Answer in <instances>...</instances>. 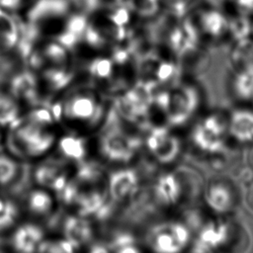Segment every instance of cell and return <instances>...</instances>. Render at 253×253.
Instances as JSON below:
<instances>
[{"mask_svg":"<svg viewBox=\"0 0 253 253\" xmlns=\"http://www.w3.org/2000/svg\"><path fill=\"white\" fill-rule=\"evenodd\" d=\"M246 202H247L249 210L253 212V181L250 183V186H249V188L247 190Z\"/></svg>","mask_w":253,"mask_h":253,"instance_id":"32","label":"cell"},{"mask_svg":"<svg viewBox=\"0 0 253 253\" xmlns=\"http://www.w3.org/2000/svg\"><path fill=\"white\" fill-rule=\"evenodd\" d=\"M99 105L94 96L87 93H78L71 96L64 104L65 117L75 121H89L96 117Z\"/></svg>","mask_w":253,"mask_h":253,"instance_id":"8","label":"cell"},{"mask_svg":"<svg viewBox=\"0 0 253 253\" xmlns=\"http://www.w3.org/2000/svg\"><path fill=\"white\" fill-rule=\"evenodd\" d=\"M59 149L65 157L73 160H81L86 154L84 140L72 135L64 136L60 139Z\"/></svg>","mask_w":253,"mask_h":253,"instance_id":"20","label":"cell"},{"mask_svg":"<svg viewBox=\"0 0 253 253\" xmlns=\"http://www.w3.org/2000/svg\"><path fill=\"white\" fill-rule=\"evenodd\" d=\"M28 205L34 213L43 215L50 211L52 208V199L45 191L36 190L30 194Z\"/></svg>","mask_w":253,"mask_h":253,"instance_id":"22","label":"cell"},{"mask_svg":"<svg viewBox=\"0 0 253 253\" xmlns=\"http://www.w3.org/2000/svg\"><path fill=\"white\" fill-rule=\"evenodd\" d=\"M19 114L17 99L11 93L0 92V125L10 126L19 119Z\"/></svg>","mask_w":253,"mask_h":253,"instance_id":"19","label":"cell"},{"mask_svg":"<svg viewBox=\"0 0 253 253\" xmlns=\"http://www.w3.org/2000/svg\"><path fill=\"white\" fill-rule=\"evenodd\" d=\"M150 239L155 251L174 253L181 251L188 244L190 233L183 224L172 222L155 227Z\"/></svg>","mask_w":253,"mask_h":253,"instance_id":"4","label":"cell"},{"mask_svg":"<svg viewBox=\"0 0 253 253\" xmlns=\"http://www.w3.org/2000/svg\"><path fill=\"white\" fill-rule=\"evenodd\" d=\"M44 126L26 118L18 119L10 126L7 142L10 150L19 155L38 156L44 153L53 143L54 134Z\"/></svg>","mask_w":253,"mask_h":253,"instance_id":"1","label":"cell"},{"mask_svg":"<svg viewBox=\"0 0 253 253\" xmlns=\"http://www.w3.org/2000/svg\"><path fill=\"white\" fill-rule=\"evenodd\" d=\"M205 200L208 206L216 213L232 211L238 202L237 191L232 181L219 178L212 180L205 188Z\"/></svg>","mask_w":253,"mask_h":253,"instance_id":"5","label":"cell"},{"mask_svg":"<svg viewBox=\"0 0 253 253\" xmlns=\"http://www.w3.org/2000/svg\"><path fill=\"white\" fill-rule=\"evenodd\" d=\"M210 7L213 8H222L224 5H226L231 0H205Z\"/></svg>","mask_w":253,"mask_h":253,"instance_id":"33","label":"cell"},{"mask_svg":"<svg viewBox=\"0 0 253 253\" xmlns=\"http://www.w3.org/2000/svg\"><path fill=\"white\" fill-rule=\"evenodd\" d=\"M200 104V96L196 88L181 86L168 93V101L164 112L169 123L179 126L186 123L196 112Z\"/></svg>","mask_w":253,"mask_h":253,"instance_id":"3","label":"cell"},{"mask_svg":"<svg viewBox=\"0 0 253 253\" xmlns=\"http://www.w3.org/2000/svg\"><path fill=\"white\" fill-rule=\"evenodd\" d=\"M228 134L241 143L253 142V110L238 109L227 120Z\"/></svg>","mask_w":253,"mask_h":253,"instance_id":"9","label":"cell"},{"mask_svg":"<svg viewBox=\"0 0 253 253\" xmlns=\"http://www.w3.org/2000/svg\"><path fill=\"white\" fill-rule=\"evenodd\" d=\"M174 174L179 183L181 199L195 201L204 193V179L197 170L189 166H180Z\"/></svg>","mask_w":253,"mask_h":253,"instance_id":"10","label":"cell"},{"mask_svg":"<svg viewBox=\"0 0 253 253\" xmlns=\"http://www.w3.org/2000/svg\"><path fill=\"white\" fill-rule=\"evenodd\" d=\"M113 70V63L109 59L99 58L91 62L89 71L97 78H108Z\"/></svg>","mask_w":253,"mask_h":253,"instance_id":"27","label":"cell"},{"mask_svg":"<svg viewBox=\"0 0 253 253\" xmlns=\"http://www.w3.org/2000/svg\"><path fill=\"white\" fill-rule=\"evenodd\" d=\"M248 164H249L250 168L253 170V145H252L251 148L249 149V153H248Z\"/></svg>","mask_w":253,"mask_h":253,"instance_id":"34","label":"cell"},{"mask_svg":"<svg viewBox=\"0 0 253 253\" xmlns=\"http://www.w3.org/2000/svg\"><path fill=\"white\" fill-rule=\"evenodd\" d=\"M137 177L131 170H120L113 173L109 179V193L113 200L122 202L136 190Z\"/></svg>","mask_w":253,"mask_h":253,"instance_id":"11","label":"cell"},{"mask_svg":"<svg viewBox=\"0 0 253 253\" xmlns=\"http://www.w3.org/2000/svg\"><path fill=\"white\" fill-rule=\"evenodd\" d=\"M135 148L136 141L133 138L117 130L107 132L101 140L103 154L113 161H128L134 154Z\"/></svg>","mask_w":253,"mask_h":253,"instance_id":"6","label":"cell"},{"mask_svg":"<svg viewBox=\"0 0 253 253\" xmlns=\"http://www.w3.org/2000/svg\"><path fill=\"white\" fill-rule=\"evenodd\" d=\"M236 4V8L242 14L247 16L253 15V0H232Z\"/></svg>","mask_w":253,"mask_h":253,"instance_id":"30","label":"cell"},{"mask_svg":"<svg viewBox=\"0 0 253 253\" xmlns=\"http://www.w3.org/2000/svg\"><path fill=\"white\" fill-rule=\"evenodd\" d=\"M154 190L155 197L163 205H173L181 199L179 183L174 173L161 176Z\"/></svg>","mask_w":253,"mask_h":253,"instance_id":"16","label":"cell"},{"mask_svg":"<svg viewBox=\"0 0 253 253\" xmlns=\"http://www.w3.org/2000/svg\"><path fill=\"white\" fill-rule=\"evenodd\" d=\"M27 120L36 123L41 126H49L52 124V116L51 114L45 109H37L31 112L27 117Z\"/></svg>","mask_w":253,"mask_h":253,"instance_id":"28","label":"cell"},{"mask_svg":"<svg viewBox=\"0 0 253 253\" xmlns=\"http://www.w3.org/2000/svg\"><path fill=\"white\" fill-rule=\"evenodd\" d=\"M4 140V126L0 125V143Z\"/></svg>","mask_w":253,"mask_h":253,"instance_id":"35","label":"cell"},{"mask_svg":"<svg viewBox=\"0 0 253 253\" xmlns=\"http://www.w3.org/2000/svg\"><path fill=\"white\" fill-rule=\"evenodd\" d=\"M40 252L67 253L74 250V246L68 240H46L42 241L37 249Z\"/></svg>","mask_w":253,"mask_h":253,"instance_id":"26","label":"cell"},{"mask_svg":"<svg viewBox=\"0 0 253 253\" xmlns=\"http://www.w3.org/2000/svg\"><path fill=\"white\" fill-rule=\"evenodd\" d=\"M17 164L11 157L0 154V186L11 184L17 174Z\"/></svg>","mask_w":253,"mask_h":253,"instance_id":"24","label":"cell"},{"mask_svg":"<svg viewBox=\"0 0 253 253\" xmlns=\"http://www.w3.org/2000/svg\"><path fill=\"white\" fill-rule=\"evenodd\" d=\"M146 143L154 157L162 163L172 162L180 151L179 139L164 127L153 129Z\"/></svg>","mask_w":253,"mask_h":253,"instance_id":"7","label":"cell"},{"mask_svg":"<svg viewBox=\"0 0 253 253\" xmlns=\"http://www.w3.org/2000/svg\"><path fill=\"white\" fill-rule=\"evenodd\" d=\"M202 18V27L205 33L212 38H220L228 33L229 19L219 11V8L210 7Z\"/></svg>","mask_w":253,"mask_h":253,"instance_id":"18","label":"cell"},{"mask_svg":"<svg viewBox=\"0 0 253 253\" xmlns=\"http://www.w3.org/2000/svg\"><path fill=\"white\" fill-rule=\"evenodd\" d=\"M64 235L73 246L78 247L91 239L92 227L88 220L81 216H70L64 222Z\"/></svg>","mask_w":253,"mask_h":253,"instance_id":"14","label":"cell"},{"mask_svg":"<svg viewBox=\"0 0 253 253\" xmlns=\"http://www.w3.org/2000/svg\"><path fill=\"white\" fill-rule=\"evenodd\" d=\"M43 78L52 88H61L71 78L66 66H47L43 68Z\"/></svg>","mask_w":253,"mask_h":253,"instance_id":"23","label":"cell"},{"mask_svg":"<svg viewBox=\"0 0 253 253\" xmlns=\"http://www.w3.org/2000/svg\"><path fill=\"white\" fill-rule=\"evenodd\" d=\"M227 121L220 115L212 114L198 124L192 137L200 150L216 155L227 149Z\"/></svg>","mask_w":253,"mask_h":253,"instance_id":"2","label":"cell"},{"mask_svg":"<svg viewBox=\"0 0 253 253\" xmlns=\"http://www.w3.org/2000/svg\"><path fill=\"white\" fill-rule=\"evenodd\" d=\"M42 231L34 224H24L13 234L12 244L17 251L30 253L38 249L42 241Z\"/></svg>","mask_w":253,"mask_h":253,"instance_id":"13","label":"cell"},{"mask_svg":"<svg viewBox=\"0 0 253 253\" xmlns=\"http://www.w3.org/2000/svg\"><path fill=\"white\" fill-rule=\"evenodd\" d=\"M35 178L41 186L55 191H61L67 184L65 170L61 165L54 162L44 163L38 167Z\"/></svg>","mask_w":253,"mask_h":253,"instance_id":"12","label":"cell"},{"mask_svg":"<svg viewBox=\"0 0 253 253\" xmlns=\"http://www.w3.org/2000/svg\"><path fill=\"white\" fill-rule=\"evenodd\" d=\"M232 64L237 68L253 63V39L236 42L231 53Z\"/></svg>","mask_w":253,"mask_h":253,"instance_id":"21","label":"cell"},{"mask_svg":"<svg viewBox=\"0 0 253 253\" xmlns=\"http://www.w3.org/2000/svg\"><path fill=\"white\" fill-rule=\"evenodd\" d=\"M174 72H175L174 66L168 62L160 63L156 69V75L158 79L161 81L168 80L170 77H172Z\"/></svg>","mask_w":253,"mask_h":253,"instance_id":"29","label":"cell"},{"mask_svg":"<svg viewBox=\"0 0 253 253\" xmlns=\"http://www.w3.org/2000/svg\"><path fill=\"white\" fill-rule=\"evenodd\" d=\"M232 88L238 99L243 101L253 100V63L237 67Z\"/></svg>","mask_w":253,"mask_h":253,"instance_id":"15","label":"cell"},{"mask_svg":"<svg viewBox=\"0 0 253 253\" xmlns=\"http://www.w3.org/2000/svg\"><path fill=\"white\" fill-rule=\"evenodd\" d=\"M17 216L15 205L8 199L0 197V230L11 226Z\"/></svg>","mask_w":253,"mask_h":253,"instance_id":"25","label":"cell"},{"mask_svg":"<svg viewBox=\"0 0 253 253\" xmlns=\"http://www.w3.org/2000/svg\"><path fill=\"white\" fill-rule=\"evenodd\" d=\"M167 4L171 5L172 7H176V8H182V7H186L189 5V3L192 0H164Z\"/></svg>","mask_w":253,"mask_h":253,"instance_id":"31","label":"cell"},{"mask_svg":"<svg viewBox=\"0 0 253 253\" xmlns=\"http://www.w3.org/2000/svg\"><path fill=\"white\" fill-rule=\"evenodd\" d=\"M11 94L17 100L35 101L38 96V86L35 77L27 72L15 76L11 81Z\"/></svg>","mask_w":253,"mask_h":253,"instance_id":"17","label":"cell"}]
</instances>
